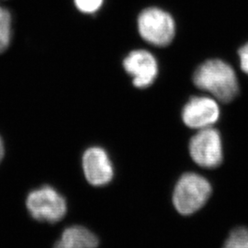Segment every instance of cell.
Returning <instances> with one entry per match:
<instances>
[{"label":"cell","mask_w":248,"mask_h":248,"mask_svg":"<svg viewBox=\"0 0 248 248\" xmlns=\"http://www.w3.org/2000/svg\"><path fill=\"white\" fill-rule=\"evenodd\" d=\"M53 248H68V247H66L64 244H62V242H61V240L60 241H57L56 243H55V245H54V247Z\"/></svg>","instance_id":"obj_15"},{"label":"cell","mask_w":248,"mask_h":248,"mask_svg":"<svg viewBox=\"0 0 248 248\" xmlns=\"http://www.w3.org/2000/svg\"><path fill=\"white\" fill-rule=\"evenodd\" d=\"M103 0H75L77 8L84 13H94L102 6Z\"/></svg>","instance_id":"obj_12"},{"label":"cell","mask_w":248,"mask_h":248,"mask_svg":"<svg viewBox=\"0 0 248 248\" xmlns=\"http://www.w3.org/2000/svg\"><path fill=\"white\" fill-rule=\"evenodd\" d=\"M193 82L223 103L233 100L239 92L236 74L227 62L212 59L202 63L193 75Z\"/></svg>","instance_id":"obj_1"},{"label":"cell","mask_w":248,"mask_h":248,"mask_svg":"<svg viewBox=\"0 0 248 248\" xmlns=\"http://www.w3.org/2000/svg\"><path fill=\"white\" fill-rule=\"evenodd\" d=\"M61 242L70 248H97L98 236L81 225H72L62 232Z\"/></svg>","instance_id":"obj_9"},{"label":"cell","mask_w":248,"mask_h":248,"mask_svg":"<svg viewBox=\"0 0 248 248\" xmlns=\"http://www.w3.org/2000/svg\"><path fill=\"white\" fill-rule=\"evenodd\" d=\"M4 154H5L4 142H3V140H2V138H1V136H0V162H1V160L3 159V157H4Z\"/></svg>","instance_id":"obj_14"},{"label":"cell","mask_w":248,"mask_h":248,"mask_svg":"<svg viewBox=\"0 0 248 248\" xmlns=\"http://www.w3.org/2000/svg\"><path fill=\"white\" fill-rule=\"evenodd\" d=\"M220 118V108L214 98L193 97L183 108L182 120L187 127L203 129L212 127Z\"/></svg>","instance_id":"obj_6"},{"label":"cell","mask_w":248,"mask_h":248,"mask_svg":"<svg viewBox=\"0 0 248 248\" xmlns=\"http://www.w3.org/2000/svg\"><path fill=\"white\" fill-rule=\"evenodd\" d=\"M238 54H239L241 69L248 75V43L243 47H241Z\"/></svg>","instance_id":"obj_13"},{"label":"cell","mask_w":248,"mask_h":248,"mask_svg":"<svg viewBox=\"0 0 248 248\" xmlns=\"http://www.w3.org/2000/svg\"><path fill=\"white\" fill-rule=\"evenodd\" d=\"M222 248H248V228L242 226L232 231Z\"/></svg>","instance_id":"obj_11"},{"label":"cell","mask_w":248,"mask_h":248,"mask_svg":"<svg viewBox=\"0 0 248 248\" xmlns=\"http://www.w3.org/2000/svg\"><path fill=\"white\" fill-rule=\"evenodd\" d=\"M125 71L133 78V85L138 89L150 87L158 73L155 56L145 50H135L124 59Z\"/></svg>","instance_id":"obj_8"},{"label":"cell","mask_w":248,"mask_h":248,"mask_svg":"<svg viewBox=\"0 0 248 248\" xmlns=\"http://www.w3.org/2000/svg\"><path fill=\"white\" fill-rule=\"evenodd\" d=\"M212 192L213 187L207 178L196 173L183 174L174 188V207L182 215H191L203 207Z\"/></svg>","instance_id":"obj_2"},{"label":"cell","mask_w":248,"mask_h":248,"mask_svg":"<svg viewBox=\"0 0 248 248\" xmlns=\"http://www.w3.org/2000/svg\"><path fill=\"white\" fill-rule=\"evenodd\" d=\"M138 30L142 39L151 45H169L176 34V24L172 16L163 9H143L138 18Z\"/></svg>","instance_id":"obj_4"},{"label":"cell","mask_w":248,"mask_h":248,"mask_svg":"<svg viewBox=\"0 0 248 248\" xmlns=\"http://www.w3.org/2000/svg\"><path fill=\"white\" fill-rule=\"evenodd\" d=\"M27 210L38 222L56 223L67 213V202L53 186H40L31 190L26 199Z\"/></svg>","instance_id":"obj_3"},{"label":"cell","mask_w":248,"mask_h":248,"mask_svg":"<svg viewBox=\"0 0 248 248\" xmlns=\"http://www.w3.org/2000/svg\"><path fill=\"white\" fill-rule=\"evenodd\" d=\"M82 165L85 177L92 186H105L113 178L112 163L103 148L94 146L85 151Z\"/></svg>","instance_id":"obj_7"},{"label":"cell","mask_w":248,"mask_h":248,"mask_svg":"<svg viewBox=\"0 0 248 248\" xmlns=\"http://www.w3.org/2000/svg\"><path fill=\"white\" fill-rule=\"evenodd\" d=\"M11 41V15L0 6V53L9 48Z\"/></svg>","instance_id":"obj_10"},{"label":"cell","mask_w":248,"mask_h":248,"mask_svg":"<svg viewBox=\"0 0 248 248\" xmlns=\"http://www.w3.org/2000/svg\"><path fill=\"white\" fill-rule=\"evenodd\" d=\"M189 154L199 166L215 169L222 164V143L220 133L212 127L199 130L189 142Z\"/></svg>","instance_id":"obj_5"}]
</instances>
